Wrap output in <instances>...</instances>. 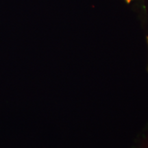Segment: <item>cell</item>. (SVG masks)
<instances>
[{
  "label": "cell",
  "instance_id": "cell-1",
  "mask_svg": "<svg viewBox=\"0 0 148 148\" xmlns=\"http://www.w3.org/2000/svg\"><path fill=\"white\" fill-rule=\"evenodd\" d=\"M125 2H126L127 3H130L131 1H132L133 0H125Z\"/></svg>",
  "mask_w": 148,
  "mask_h": 148
},
{
  "label": "cell",
  "instance_id": "cell-2",
  "mask_svg": "<svg viewBox=\"0 0 148 148\" xmlns=\"http://www.w3.org/2000/svg\"><path fill=\"white\" fill-rule=\"evenodd\" d=\"M147 43H148V37H147Z\"/></svg>",
  "mask_w": 148,
  "mask_h": 148
}]
</instances>
